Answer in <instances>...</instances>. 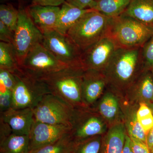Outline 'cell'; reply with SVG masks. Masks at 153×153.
Listing matches in <instances>:
<instances>
[{
	"label": "cell",
	"instance_id": "28",
	"mask_svg": "<svg viewBox=\"0 0 153 153\" xmlns=\"http://www.w3.org/2000/svg\"><path fill=\"white\" fill-rule=\"evenodd\" d=\"M143 70H150L153 67V36L142 47Z\"/></svg>",
	"mask_w": 153,
	"mask_h": 153
},
{
	"label": "cell",
	"instance_id": "29",
	"mask_svg": "<svg viewBox=\"0 0 153 153\" xmlns=\"http://www.w3.org/2000/svg\"><path fill=\"white\" fill-rule=\"evenodd\" d=\"M12 91L0 82V112H4L12 107Z\"/></svg>",
	"mask_w": 153,
	"mask_h": 153
},
{
	"label": "cell",
	"instance_id": "16",
	"mask_svg": "<svg viewBox=\"0 0 153 153\" xmlns=\"http://www.w3.org/2000/svg\"><path fill=\"white\" fill-rule=\"evenodd\" d=\"M91 9H80L65 1L60 8L55 30L63 35L67 32L76 22Z\"/></svg>",
	"mask_w": 153,
	"mask_h": 153
},
{
	"label": "cell",
	"instance_id": "26",
	"mask_svg": "<svg viewBox=\"0 0 153 153\" xmlns=\"http://www.w3.org/2000/svg\"><path fill=\"white\" fill-rule=\"evenodd\" d=\"M19 10L12 5L2 4L0 6V21L15 32L19 19Z\"/></svg>",
	"mask_w": 153,
	"mask_h": 153
},
{
	"label": "cell",
	"instance_id": "1",
	"mask_svg": "<svg viewBox=\"0 0 153 153\" xmlns=\"http://www.w3.org/2000/svg\"><path fill=\"white\" fill-rule=\"evenodd\" d=\"M141 69L143 70L142 47L118 48L102 73L108 82L117 87H126L133 84Z\"/></svg>",
	"mask_w": 153,
	"mask_h": 153
},
{
	"label": "cell",
	"instance_id": "39",
	"mask_svg": "<svg viewBox=\"0 0 153 153\" xmlns=\"http://www.w3.org/2000/svg\"><path fill=\"white\" fill-rule=\"evenodd\" d=\"M146 143L151 149L153 146V127L147 135Z\"/></svg>",
	"mask_w": 153,
	"mask_h": 153
},
{
	"label": "cell",
	"instance_id": "41",
	"mask_svg": "<svg viewBox=\"0 0 153 153\" xmlns=\"http://www.w3.org/2000/svg\"><path fill=\"white\" fill-rule=\"evenodd\" d=\"M1 2H7L8 1H10V0H0Z\"/></svg>",
	"mask_w": 153,
	"mask_h": 153
},
{
	"label": "cell",
	"instance_id": "24",
	"mask_svg": "<svg viewBox=\"0 0 153 153\" xmlns=\"http://www.w3.org/2000/svg\"><path fill=\"white\" fill-rule=\"evenodd\" d=\"M74 141L70 132L55 142L31 153H69Z\"/></svg>",
	"mask_w": 153,
	"mask_h": 153
},
{
	"label": "cell",
	"instance_id": "40",
	"mask_svg": "<svg viewBox=\"0 0 153 153\" xmlns=\"http://www.w3.org/2000/svg\"><path fill=\"white\" fill-rule=\"evenodd\" d=\"M149 106V107L150 108H151L152 112L153 114V102H150V103H148L147 104Z\"/></svg>",
	"mask_w": 153,
	"mask_h": 153
},
{
	"label": "cell",
	"instance_id": "7",
	"mask_svg": "<svg viewBox=\"0 0 153 153\" xmlns=\"http://www.w3.org/2000/svg\"><path fill=\"white\" fill-rule=\"evenodd\" d=\"M74 109L71 105L51 94L44 96L33 108L35 120L71 127Z\"/></svg>",
	"mask_w": 153,
	"mask_h": 153
},
{
	"label": "cell",
	"instance_id": "10",
	"mask_svg": "<svg viewBox=\"0 0 153 153\" xmlns=\"http://www.w3.org/2000/svg\"><path fill=\"white\" fill-rule=\"evenodd\" d=\"M118 48L113 39L106 35L82 52L81 63L82 68L84 70L102 72Z\"/></svg>",
	"mask_w": 153,
	"mask_h": 153
},
{
	"label": "cell",
	"instance_id": "5",
	"mask_svg": "<svg viewBox=\"0 0 153 153\" xmlns=\"http://www.w3.org/2000/svg\"><path fill=\"white\" fill-rule=\"evenodd\" d=\"M13 73L16 82L12 91V108L33 109L44 96L51 94L43 80L31 76L20 67Z\"/></svg>",
	"mask_w": 153,
	"mask_h": 153
},
{
	"label": "cell",
	"instance_id": "3",
	"mask_svg": "<svg viewBox=\"0 0 153 153\" xmlns=\"http://www.w3.org/2000/svg\"><path fill=\"white\" fill-rule=\"evenodd\" d=\"M111 19L91 9L76 22L66 35L82 52L106 36Z\"/></svg>",
	"mask_w": 153,
	"mask_h": 153
},
{
	"label": "cell",
	"instance_id": "32",
	"mask_svg": "<svg viewBox=\"0 0 153 153\" xmlns=\"http://www.w3.org/2000/svg\"><path fill=\"white\" fill-rule=\"evenodd\" d=\"M130 138L132 150L134 153H151L147 143L134 138Z\"/></svg>",
	"mask_w": 153,
	"mask_h": 153
},
{
	"label": "cell",
	"instance_id": "31",
	"mask_svg": "<svg viewBox=\"0 0 153 153\" xmlns=\"http://www.w3.org/2000/svg\"><path fill=\"white\" fill-rule=\"evenodd\" d=\"M14 32L0 21V40L2 42L13 44Z\"/></svg>",
	"mask_w": 153,
	"mask_h": 153
},
{
	"label": "cell",
	"instance_id": "20",
	"mask_svg": "<svg viewBox=\"0 0 153 153\" xmlns=\"http://www.w3.org/2000/svg\"><path fill=\"white\" fill-rule=\"evenodd\" d=\"M1 153H30L29 135L12 133L0 143Z\"/></svg>",
	"mask_w": 153,
	"mask_h": 153
},
{
	"label": "cell",
	"instance_id": "18",
	"mask_svg": "<svg viewBox=\"0 0 153 153\" xmlns=\"http://www.w3.org/2000/svg\"><path fill=\"white\" fill-rule=\"evenodd\" d=\"M126 130L122 124L116 125L102 140L100 153H122L126 141Z\"/></svg>",
	"mask_w": 153,
	"mask_h": 153
},
{
	"label": "cell",
	"instance_id": "22",
	"mask_svg": "<svg viewBox=\"0 0 153 153\" xmlns=\"http://www.w3.org/2000/svg\"><path fill=\"white\" fill-rule=\"evenodd\" d=\"M19 65L13 44L0 42V68L6 69L14 73Z\"/></svg>",
	"mask_w": 153,
	"mask_h": 153
},
{
	"label": "cell",
	"instance_id": "30",
	"mask_svg": "<svg viewBox=\"0 0 153 153\" xmlns=\"http://www.w3.org/2000/svg\"><path fill=\"white\" fill-rule=\"evenodd\" d=\"M16 82V76L13 73L6 69L0 68V82H2L5 87L13 91Z\"/></svg>",
	"mask_w": 153,
	"mask_h": 153
},
{
	"label": "cell",
	"instance_id": "36",
	"mask_svg": "<svg viewBox=\"0 0 153 153\" xmlns=\"http://www.w3.org/2000/svg\"><path fill=\"white\" fill-rule=\"evenodd\" d=\"M33 4L41 6H59L63 4L66 0H32Z\"/></svg>",
	"mask_w": 153,
	"mask_h": 153
},
{
	"label": "cell",
	"instance_id": "23",
	"mask_svg": "<svg viewBox=\"0 0 153 153\" xmlns=\"http://www.w3.org/2000/svg\"><path fill=\"white\" fill-rule=\"evenodd\" d=\"M134 83L144 100L153 102V77L150 70L143 71Z\"/></svg>",
	"mask_w": 153,
	"mask_h": 153
},
{
	"label": "cell",
	"instance_id": "38",
	"mask_svg": "<svg viewBox=\"0 0 153 153\" xmlns=\"http://www.w3.org/2000/svg\"><path fill=\"white\" fill-rule=\"evenodd\" d=\"M122 153H134L131 145L130 138L127 135H126L125 143Z\"/></svg>",
	"mask_w": 153,
	"mask_h": 153
},
{
	"label": "cell",
	"instance_id": "35",
	"mask_svg": "<svg viewBox=\"0 0 153 153\" xmlns=\"http://www.w3.org/2000/svg\"><path fill=\"white\" fill-rule=\"evenodd\" d=\"M152 114V112L149 105L146 103L142 102L140 104L139 108L136 113V116L137 119H139Z\"/></svg>",
	"mask_w": 153,
	"mask_h": 153
},
{
	"label": "cell",
	"instance_id": "9",
	"mask_svg": "<svg viewBox=\"0 0 153 153\" xmlns=\"http://www.w3.org/2000/svg\"><path fill=\"white\" fill-rule=\"evenodd\" d=\"M69 67L60 62L44 47L37 44L26 55L19 67L38 79Z\"/></svg>",
	"mask_w": 153,
	"mask_h": 153
},
{
	"label": "cell",
	"instance_id": "17",
	"mask_svg": "<svg viewBox=\"0 0 153 153\" xmlns=\"http://www.w3.org/2000/svg\"><path fill=\"white\" fill-rule=\"evenodd\" d=\"M123 14L153 27V0H131Z\"/></svg>",
	"mask_w": 153,
	"mask_h": 153
},
{
	"label": "cell",
	"instance_id": "14",
	"mask_svg": "<svg viewBox=\"0 0 153 153\" xmlns=\"http://www.w3.org/2000/svg\"><path fill=\"white\" fill-rule=\"evenodd\" d=\"M106 78L102 72L84 70L82 76V96L85 105L93 104L103 92Z\"/></svg>",
	"mask_w": 153,
	"mask_h": 153
},
{
	"label": "cell",
	"instance_id": "25",
	"mask_svg": "<svg viewBox=\"0 0 153 153\" xmlns=\"http://www.w3.org/2000/svg\"><path fill=\"white\" fill-rule=\"evenodd\" d=\"M118 103L116 98L111 93L102 98L99 105V111L102 117L108 120L114 119L118 111Z\"/></svg>",
	"mask_w": 153,
	"mask_h": 153
},
{
	"label": "cell",
	"instance_id": "12",
	"mask_svg": "<svg viewBox=\"0 0 153 153\" xmlns=\"http://www.w3.org/2000/svg\"><path fill=\"white\" fill-rule=\"evenodd\" d=\"M71 127L34 121L29 134L30 153L55 142L71 131Z\"/></svg>",
	"mask_w": 153,
	"mask_h": 153
},
{
	"label": "cell",
	"instance_id": "4",
	"mask_svg": "<svg viewBox=\"0 0 153 153\" xmlns=\"http://www.w3.org/2000/svg\"><path fill=\"white\" fill-rule=\"evenodd\" d=\"M119 48L141 47L153 36V27L122 14L111 18L107 34Z\"/></svg>",
	"mask_w": 153,
	"mask_h": 153
},
{
	"label": "cell",
	"instance_id": "15",
	"mask_svg": "<svg viewBox=\"0 0 153 153\" xmlns=\"http://www.w3.org/2000/svg\"><path fill=\"white\" fill-rule=\"evenodd\" d=\"M60 8L59 6L33 4L27 9L34 24L44 33L55 30Z\"/></svg>",
	"mask_w": 153,
	"mask_h": 153
},
{
	"label": "cell",
	"instance_id": "2",
	"mask_svg": "<svg viewBox=\"0 0 153 153\" xmlns=\"http://www.w3.org/2000/svg\"><path fill=\"white\" fill-rule=\"evenodd\" d=\"M81 67H69L41 78L51 94L61 99L74 108L85 107L82 96V76Z\"/></svg>",
	"mask_w": 153,
	"mask_h": 153
},
{
	"label": "cell",
	"instance_id": "13",
	"mask_svg": "<svg viewBox=\"0 0 153 153\" xmlns=\"http://www.w3.org/2000/svg\"><path fill=\"white\" fill-rule=\"evenodd\" d=\"M0 113V118L10 126L13 133L29 135L35 121L32 108L12 107Z\"/></svg>",
	"mask_w": 153,
	"mask_h": 153
},
{
	"label": "cell",
	"instance_id": "43",
	"mask_svg": "<svg viewBox=\"0 0 153 153\" xmlns=\"http://www.w3.org/2000/svg\"><path fill=\"white\" fill-rule=\"evenodd\" d=\"M151 153H153V146L150 149Z\"/></svg>",
	"mask_w": 153,
	"mask_h": 153
},
{
	"label": "cell",
	"instance_id": "27",
	"mask_svg": "<svg viewBox=\"0 0 153 153\" xmlns=\"http://www.w3.org/2000/svg\"><path fill=\"white\" fill-rule=\"evenodd\" d=\"M127 128L130 137L134 138L146 143L147 134L137 120L136 114L134 115L128 121Z\"/></svg>",
	"mask_w": 153,
	"mask_h": 153
},
{
	"label": "cell",
	"instance_id": "33",
	"mask_svg": "<svg viewBox=\"0 0 153 153\" xmlns=\"http://www.w3.org/2000/svg\"><path fill=\"white\" fill-rule=\"evenodd\" d=\"M13 133L10 127L7 123L0 118V143Z\"/></svg>",
	"mask_w": 153,
	"mask_h": 153
},
{
	"label": "cell",
	"instance_id": "34",
	"mask_svg": "<svg viewBox=\"0 0 153 153\" xmlns=\"http://www.w3.org/2000/svg\"><path fill=\"white\" fill-rule=\"evenodd\" d=\"M147 134L153 127V114L137 119Z\"/></svg>",
	"mask_w": 153,
	"mask_h": 153
},
{
	"label": "cell",
	"instance_id": "11",
	"mask_svg": "<svg viewBox=\"0 0 153 153\" xmlns=\"http://www.w3.org/2000/svg\"><path fill=\"white\" fill-rule=\"evenodd\" d=\"M84 107L74 109L70 131L74 141L100 135L105 131L102 121L89 111L84 109Z\"/></svg>",
	"mask_w": 153,
	"mask_h": 153
},
{
	"label": "cell",
	"instance_id": "37",
	"mask_svg": "<svg viewBox=\"0 0 153 153\" xmlns=\"http://www.w3.org/2000/svg\"><path fill=\"white\" fill-rule=\"evenodd\" d=\"M94 0H66V1L80 9H88Z\"/></svg>",
	"mask_w": 153,
	"mask_h": 153
},
{
	"label": "cell",
	"instance_id": "6",
	"mask_svg": "<svg viewBox=\"0 0 153 153\" xmlns=\"http://www.w3.org/2000/svg\"><path fill=\"white\" fill-rule=\"evenodd\" d=\"M19 12L13 46L19 67L30 50L37 44H42L43 34L34 24L27 10L21 8Z\"/></svg>",
	"mask_w": 153,
	"mask_h": 153
},
{
	"label": "cell",
	"instance_id": "21",
	"mask_svg": "<svg viewBox=\"0 0 153 153\" xmlns=\"http://www.w3.org/2000/svg\"><path fill=\"white\" fill-rule=\"evenodd\" d=\"M102 140L99 135L74 141L69 153H100Z\"/></svg>",
	"mask_w": 153,
	"mask_h": 153
},
{
	"label": "cell",
	"instance_id": "8",
	"mask_svg": "<svg viewBox=\"0 0 153 153\" xmlns=\"http://www.w3.org/2000/svg\"><path fill=\"white\" fill-rule=\"evenodd\" d=\"M43 34L42 45L57 60L68 66L82 67V52L67 35H63L55 30Z\"/></svg>",
	"mask_w": 153,
	"mask_h": 153
},
{
	"label": "cell",
	"instance_id": "19",
	"mask_svg": "<svg viewBox=\"0 0 153 153\" xmlns=\"http://www.w3.org/2000/svg\"><path fill=\"white\" fill-rule=\"evenodd\" d=\"M131 0H94L88 8L100 12L109 18L123 14Z\"/></svg>",
	"mask_w": 153,
	"mask_h": 153
},
{
	"label": "cell",
	"instance_id": "42",
	"mask_svg": "<svg viewBox=\"0 0 153 153\" xmlns=\"http://www.w3.org/2000/svg\"><path fill=\"white\" fill-rule=\"evenodd\" d=\"M150 71H151V73H152V75L153 77V67L152 68H151L150 69Z\"/></svg>",
	"mask_w": 153,
	"mask_h": 153
}]
</instances>
